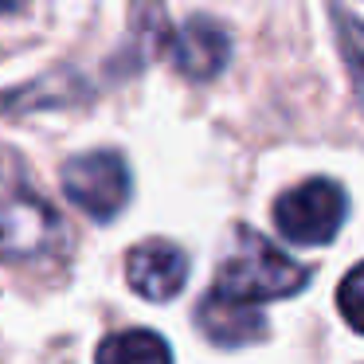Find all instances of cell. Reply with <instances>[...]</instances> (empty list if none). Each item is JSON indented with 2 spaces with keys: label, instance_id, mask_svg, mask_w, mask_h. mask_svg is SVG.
Returning <instances> with one entry per match:
<instances>
[{
  "label": "cell",
  "instance_id": "6da1fadb",
  "mask_svg": "<svg viewBox=\"0 0 364 364\" xmlns=\"http://www.w3.org/2000/svg\"><path fill=\"white\" fill-rule=\"evenodd\" d=\"M63 215L36 188L28 165L0 149V262H48L67 251Z\"/></svg>",
  "mask_w": 364,
  "mask_h": 364
},
{
  "label": "cell",
  "instance_id": "7a4b0ae2",
  "mask_svg": "<svg viewBox=\"0 0 364 364\" xmlns=\"http://www.w3.org/2000/svg\"><path fill=\"white\" fill-rule=\"evenodd\" d=\"M309 282V270L298 267L290 255H282L267 235L251 228H239L231 255L215 270V294L235 301H270V298H290Z\"/></svg>",
  "mask_w": 364,
  "mask_h": 364
},
{
  "label": "cell",
  "instance_id": "3957f363",
  "mask_svg": "<svg viewBox=\"0 0 364 364\" xmlns=\"http://www.w3.org/2000/svg\"><path fill=\"white\" fill-rule=\"evenodd\" d=\"M345 215H348L345 188L325 181V176H317V181H306L298 188L282 192V200L274 204V228L290 243L321 247L341 231Z\"/></svg>",
  "mask_w": 364,
  "mask_h": 364
},
{
  "label": "cell",
  "instance_id": "277c9868",
  "mask_svg": "<svg viewBox=\"0 0 364 364\" xmlns=\"http://www.w3.org/2000/svg\"><path fill=\"white\" fill-rule=\"evenodd\" d=\"M63 192L90 220H114L126 208L129 192H134V181H129L126 161L114 149H95V153H82V157L67 161Z\"/></svg>",
  "mask_w": 364,
  "mask_h": 364
},
{
  "label": "cell",
  "instance_id": "5b68a950",
  "mask_svg": "<svg viewBox=\"0 0 364 364\" xmlns=\"http://www.w3.org/2000/svg\"><path fill=\"white\" fill-rule=\"evenodd\" d=\"M168 55H173L176 71H181L184 79H192V82L212 79V75H220L231 59V36H228V28L215 24V20L192 16L181 32H173Z\"/></svg>",
  "mask_w": 364,
  "mask_h": 364
},
{
  "label": "cell",
  "instance_id": "8992f818",
  "mask_svg": "<svg viewBox=\"0 0 364 364\" xmlns=\"http://www.w3.org/2000/svg\"><path fill=\"white\" fill-rule=\"evenodd\" d=\"M126 278L141 298L168 301L173 294H181L184 278H188V259H184V251L173 247L168 239H149V243L129 251Z\"/></svg>",
  "mask_w": 364,
  "mask_h": 364
},
{
  "label": "cell",
  "instance_id": "52a82bcc",
  "mask_svg": "<svg viewBox=\"0 0 364 364\" xmlns=\"http://www.w3.org/2000/svg\"><path fill=\"white\" fill-rule=\"evenodd\" d=\"M196 325L208 341H215L223 348H243V345H255V341L267 337V317L259 309L247 306V301L223 298L215 290L196 306Z\"/></svg>",
  "mask_w": 364,
  "mask_h": 364
},
{
  "label": "cell",
  "instance_id": "ba28073f",
  "mask_svg": "<svg viewBox=\"0 0 364 364\" xmlns=\"http://www.w3.org/2000/svg\"><path fill=\"white\" fill-rule=\"evenodd\" d=\"M98 364H173V353L157 333L122 329L98 345Z\"/></svg>",
  "mask_w": 364,
  "mask_h": 364
},
{
  "label": "cell",
  "instance_id": "9c48e42d",
  "mask_svg": "<svg viewBox=\"0 0 364 364\" xmlns=\"http://www.w3.org/2000/svg\"><path fill=\"white\" fill-rule=\"evenodd\" d=\"M333 24H337V40H341V55L348 63V75H353V95L364 110V24L353 20L345 9H333Z\"/></svg>",
  "mask_w": 364,
  "mask_h": 364
},
{
  "label": "cell",
  "instance_id": "30bf717a",
  "mask_svg": "<svg viewBox=\"0 0 364 364\" xmlns=\"http://www.w3.org/2000/svg\"><path fill=\"white\" fill-rule=\"evenodd\" d=\"M337 309L356 333H364V262L353 267L337 286Z\"/></svg>",
  "mask_w": 364,
  "mask_h": 364
},
{
  "label": "cell",
  "instance_id": "8fae6325",
  "mask_svg": "<svg viewBox=\"0 0 364 364\" xmlns=\"http://www.w3.org/2000/svg\"><path fill=\"white\" fill-rule=\"evenodd\" d=\"M24 0H0V12H12V9H20Z\"/></svg>",
  "mask_w": 364,
  "mask_h": 364
}]
</instances>
